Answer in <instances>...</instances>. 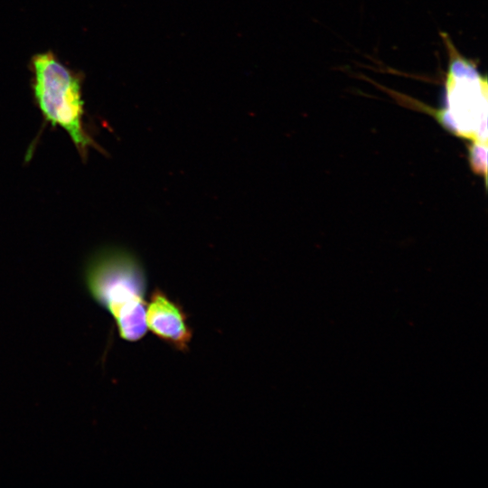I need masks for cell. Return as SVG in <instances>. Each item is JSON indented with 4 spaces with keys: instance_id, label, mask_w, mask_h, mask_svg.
I'll use <instances>...</instances> for the list:
<instances>
[{
    "instance_id": "cell-1",
    "label": "cell",
    "mask_w": 488,
    "mask_h": 488,
    "mask_svg": "<svg viewBox=\"0 0 488 488\" xmlns=\"http://www.w3.org/2000/svg\"><path fill=\"white\" fill-rule=\"evenodd\" d=\"M86 285L92 298L113 316L122 339L136 342L146 334V279L133 257L120 251L100 255L87 269Z\"/></svg>"
},
{
    "instance_id": "cell-2",
    "label": "cell",
    "mask_w": 488,
    "mask_h": 488,
    "mask_svg": "<svg viewBox=\"0 0 488 488\" xmlns=\"http://www.w3.org/2000/svg\"><path fill=\"white\" fill-rule=\"evenodd\" d=\"M443 39L448 55L444 102L431 113L446 129L470 141V145H487V79L446 33Z\"/></svg>"
},
{
    "instance_id": "cell-3",
    "label": "cell",
    "mask_w": 488,
    "mask_h": 488,
    "mask_svg": "<svg viewBox=\"0 0 488 488\" xmlns=\"http://www.w3.org/2000/svg\"><path fill=\"white\" fill-rule=\"evenodd\" d=\"M32 88L44 118L62 127L79 149L90 144L83 127L81 78L48 51L32 58Z\"/></svg>"
},
{
    "instance_id": "cell-4",
    "label": "cell",
    "mask_w": 488,
    "mask_h": 488,
    "mask_svg": "<svg viewBox=\"0 0 488 488\" xmlns=\"http://www.w3.org/2000/svg\"><path fill=\"white\" fill-rule=\"evenodd\" d=\"M146 325L156 337L177 351L189 350L192 329L183 307L155 290L146 305Z\"/></svg>"
}]
</instances>
